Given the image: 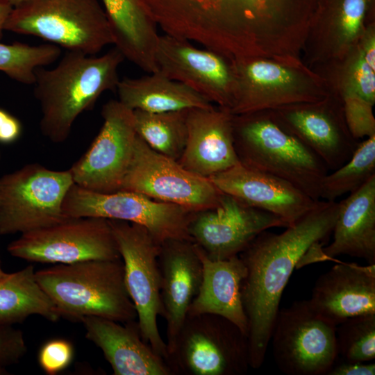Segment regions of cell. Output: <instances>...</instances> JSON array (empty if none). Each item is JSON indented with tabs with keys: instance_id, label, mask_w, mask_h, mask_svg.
<instances>
[{
	"instance_id": "cb8c5ba5",
	"label": "cell",
	"mask_w": 375,
	"mask_h": 375,
	"mask_svg": "<svg viewBox=\"0 0 375 375\" xmlns=\"http://www.w3.org/2000/svg\"><path fill=\"white\" fill-rule=\"evenodd\" d=\"M106 13L113 44L127 59L147 73L158 71L156 51L157 25L140 0H101Z\"/></svg>"
},
{
	"instance_id": "5bb4252c",
	"label": "cell",
	"mask_w": 375,
	"mask_h": 375,
	"mask_svg": "<svg viewBox=\"0 0 375 375\" xmlns=\"http://www.w3.org/2000/svg\"><path fill=\"white\" fill-rule=\"evenodd\" d=\"M288 226L281 217L223 193L217 206L193 213L188 233L208 258L222 260L239 256L262 232Z\"/></svg>"
},
{
	"instance_id": "b9f144b4",
	"label": "cell",
	"mask_w": 375,
	"mask_h": 375,
	"mask_svg": "<svg viewBox=\"0 0 375 375\" xmlns=\"http://www.w3.org/2000/svg\"><path fill=\"white\" fill-rule=\"evenodd\" d=\"M6 272H5L2 267H1V258H0V278L5 275Z\"/></svg>"
},
{
	"instance_id": "1f68e13d",
	"label": "cell",
	"mask_w": 375,
	"mask_h": 375,
	"mask_svg": "<svg viewBox=\"0 0 375 375\" xmlns=\"http://www.w3.org/2000/svg\"><path fill=\"white\" fill-rule=\"evenodd\" d=\"M74 356L72 344L65 339H53L42 345L38 353V362L48 374H56L71 363Z\"/></svg>"
},
{
	"instance_id": "8fae6325",
	"label": "cell",
	"mask_w": 375,
	"mask_h": 375,
	"mask_svg": "<svg viewBox=\"0 0 375 375\" xmlns=\"http://www.w3.org/2000/svg\"><path fill=\"white\" fill-rule=\"evenodd\" d=\"M7 251L13 257L40 263L121 258L109 220L90 217H67L22 233L8 244Z\"/></svg>"
},
{
	"instance_id": "ffe728a7",
	"label": "cell",
	"mask_w": 375,
	"mask_h": 375,
	"mask_svg": "<svg viewBox=\"0 0 375 375\" xmlns=\"http://www.w3.org/2000/svg\"><path fill=\"white\" fill-rule=\"evenodd\" d=\"M115 375H172L165 360L142 338L137 320L121 323L99 317L80 321Z\"/></svg>"
},
{
	"instance_id": "7a4b0ae2",
	"label": "cell",
	"mask_w": 375,
	"mask_h": 375,
	"mask_svg": "<svg viewBox=\"0 0 375 375\" xmlns=\"http://www.w3.org/2000/svg\"><path fill=\"white\" fill-rule=\"evenodd\" d=\"M124 59L116 47L99 56L67 51L53 68H38L33 85L41 133L53 143L64 142L81 114L92 109L103 92H116Z\"/></svg>"
},
{
	"instance_id": "9c48e42d",
	"label": "cell",
	"mask_w": 375,
	"mask_h": 375,
	"mask_svg": "<svg viewBox=\"0 0 375 375\" xmlns=\"http://www.w3.org/2000/svg\"><path fill=\"white\" fill-rule=\"evenodd\" d=\"M270 341L278 368L288 375H328L338 356L336 326L308 301L278 310Z\"/></svg>"
},
{
	"instance_id": "30bf717a",
	"label": "cell",
	"mask_w": 375,
	"mask_h": 375,
	"mask_svg": "<svg viewBox=\"0 0 375 375\" xmlns=\"http://www.w3.org/2000/svg\"><path fill=\"white\" fill-rule=\"evenodd\" d=\"M62 210L68 217H99L140 224L160 244L169 240L192 241L188 225L193 212L134 192L101 193L74 183L64 199Z\"/></svg>"
},
{
	"instance_id": "d6986e66",
	"label": "cell",
	"mask_w": 375,
	"mask_h": 375,
	"mask_svg": "<svg viewBox=\"0 0 375 375\" xmlns=\"http://www.w3.org/2000/svg\"><path fill=\"white\" fill-rule=\"evenodd\" d=\"M307 301L335 326L355 316L375 314V264L338 262L318 278Z\"/></svg>"
},
{
	"instance_id": "8992f818",
	"label": "cell",
	"mask_w": 375,
	"mask_h": 375,
	"mask_svg": "<svg viewBox=\"0 0 375 375\" xmlns=\"http://www.w3.org/2000/svg\"><path fill=\"white\" fill-rule=\"evenodd\" d=\"M165 361L172 375H242L251 368L247 335L222 316L187 315Z\"/></svg>"
},
{
	"instance_id": "74e56055",
	"label": "cell",
	"mask_w": 375,
	"mask_h": 375,
	"mask_svg": "<svg viewBox=\"0 0 375 375\" xmlns=\"http://www.w3.org/2000/svg\"><path fill=\"white\" fill-rule=\"evenodd\" d=\"M361 53L367 64L375 69V40L373 35L367 39Z\"/></svg>"
},
{
	"instance_id": "f546056e",
	"label": "cell",
	"mask_w": 375,
	"mask_h": 375,
	"mask_svg": "<svg viewBox=\"0 0 375 375\" xmlns=\"http://www.w3.org/2000/svg\"><path fill=\"white\" fill-rule=\"evenodd\" d=\"M338 356L347 361L369 362L375 358V314L347 319L336 326Z\"/></svg>"
},
{
	"instance_id": "603a6c76",
	"label": "cell",
	"mask_w": 375,
	"mask_h": 375,
	"mask_svg": "<svg viewBox=\"0 0 375 375\" xmlns=\"http://www.w3.org/2000/svg\"><path fill=\"white\" fill-rule=\"evenodd\" d=\"M194 244L202 264V279L188 315L209 313L222 316L247 335L248 322L241 297V284L246 275L244 263L239 256L211 260Z\"/></svg>"
},
{
	"instance_id": "7bdbcfd3",
	"label": "cell",
	"mask_w": 375,
	"mask_h": 375,
	"mask_svg": "<svg viewBox=\"0 0 375 375\" xmlns=\"http://www.w3.org/2000/svg\"><path fill=\"white\" fill-rule=\"evenodd\" d=\"M1 151H0V161H1Z\"/></svg>"
},
{
	"instance_id": "ab89813d",
	"label": "cell",
	"mask_w": 375,
	"mask_h": 375,
	"mask_svg": "<svg viewBox=\"0 0 375 375\" xmlns=\"http://www.w3.org/2000/svg\"><path fill=\"white\" fill-rule=\"evenodd\" d=\"M0 1L9 5L12 8H13L20 4L24 0H0Z\"/></svg>"
},
{
	"instance_id": "9a60e30c",
	"label": "cell",
	"mask_w": 375,
	"mask_h": 375,
	"mask_svg": "<svg viewBox=\"0 0 375 375\" xmlns=\"http://www.w3.org/2000/svg\"><path fill=\"white\" fill-rule=\"evenodd\" d=\"M156 60L158 70L169 78L231 110L236 92L235 67L222 53L165 33L159 36Z\"/></svg>"
},
{
	"instance_id": "4fadbf2b",
	"label": "cell",
	"mask_w": 375,
	"mask_h": 375,
	"mask_svg": "<svg viewBox=\"0 0 375 375\" xmlns=\"http://www.w3.org/2000/svg\"><path fill=\"white\" fill-rule=\"evenodd\" d=\"M103 125L88 151L69 169L74 183L88 190H120L137 137L133 111L119 100L102 107Z\"/></svg>"
},
{
	"instance_id": "d4e9b609",
	"label": "cell",
	"mask_w": 375,
	"mask_h": 375,
	"mask_svg": "<svg viewBox=\"0 0 375 375\" xmlns=\"http://www.w3.org/2000/svg\"><path fill=\"white\" fill-rule=\"evenodd\" d=\"M116 92L118 100L133 110L163 112L213 107L207 99L159 70L140 78L124 77Z\"/></svg>"
},
{
	"instance_id": "f1b7e54d",
	"label": "cell",
	"mask_w": 375,
	"mask_h": 375,
	"mask_svg": "<svg viewBox=\"0 0 375 375\" xmlns=\"http://www.w3.org/2000/svg\"><path fill=\"white\" fill-rule=\"evenodd\" d=\"M60 52V47L53 44L0 42V72L18 83L33 85L35 70L54 62Z\"/></svg>"
},
{
	"instance_id": "d590c367",
	"label": "cell",
	"mask_w": 375,
	"mask_h": 375,
	"mask_svg": "<svg viewBox=\"0 0 375 375\" xmlns=\"http://www.w3.org/2000/svg\"><path fill=\"white\" fill-rule=\"evenodd\" d=\"M22 133L21 122L15 116L0 108V143L12 144L19 139Z\"/></svg>"
},
{
	"instance_id": "60d3db41",
	"label": "cell",
	"mask_w": 375,
	"mask_h": 375,
	"mask_svg": "<svg viewBox=\"0 0 375 375\" xmlns=\"http://www.w3.org/2000/svg\"><path fill=\"white\" fill-rule=\"evenodd\" d=\"M7 374H9V373L6 370V367L0 365V375H7Z\"/></svg>"
},
{
	"instance_id": "44dd1931",
	"label": "cell",
	"mask_w": 375,
	"mask_h": 375,
	"mask_svg": "<svg viewBox=\"0 0 375 375\" xmlns=\"http://www.w3.org/2000/svg\"><path fill=\"white\" fill-rule=\"evenodd\" d=\"M275 122L311 149L335 170L347 162L359 143L350 133L344 118L326 106L281 108Z\"/></svg>"
},
{
	"instance_id": "8d00e7d4",
	"label": "cell",
	"mask_w": 375,
	"mask_h": 375,
	"mask_svg": "<svg viewBox=\"0 0 375 375\" xmlns=\"http://www.w3.org/2000/svg\"><path fill=\"white\" fill-rule=\"evenodd\" d=\"M375 364L365 362L347 361L333 365L328 375H374Z\"/></svg>"
},
{
	"instance_id": "52a82bcc",
	"label": "cell",
	"mask_w": 375,
	"mask_h": 375,
	"mask_svg": "<svg viewBox=\"0 0 375 375\" xmlns=\"http://www.w3.org/2000/svg\"><path fill=\"white\" fill-rule=\"evenodd\" d=\"M74 183L69 169L38 163L0 177V235L22 234L67 219L62 204Z\"/></svg>"
},
{
	"instance_id": "7402d4cb",
	"label": "cell",
	"mask_w": 375,
	"mask_h": 375,
	"mask_svg": "<svg viewBox=\"0 0 375 375\" xmlns=\"http://www.w3.org/2000/svg\"><path fill=\"white\" fill-rule=\"evenodd\" d=\"M339 203L333 242L322 248L319 261L344 254L375 264V175Z\"/></svg>"
},
{
	"instance_id": "5b68a950",
	"label": "cell",
	"mask_w": 375,
	"mask_h": 375,
	"mask_svg": "<svg viewBox=\"0 0 375 375\" xmlns=\"http://www.w3.org/2000/svg\"><path fill=\"white\" fill-rule=\"evenodd\" d=\"M4 31L33 35L88 55L113 44L106 13L98 0H24L12 8Z\"/></svg>"
},
{
	"instance_id": "277c9868",
	"label": "cell",
	"mask_w": 375,
	"mask_h": 375,
	"mask_svg": "<svg viewBox=\"0 0 375 375\" xmlns=\"http://www.w3.org/2000/svg\"><path fill=\"white\" fill-rule=\"evenodd\" d=\"M233 133L241 164L282 178L319 200L322 182L328 169L274 119L258 111L233 115Z\"/></svg>"
},
{
	"instance_id": "7c38bea8",
	"label": "cell",
	"mask_w": 375,
	"mask_h": 375,
	"mask_svg": "<svg viewBox=\"0 0 375 375\" xmlns=\"http://www.w3.org/2000/svg\"><path fill=\"white\" fill-rule=\"evenodd\" d=\"M120 190L140 193L193 212L217 206L223 194L208 178L154 151L138 135Z\"/></svg>"
},
{
	"instance_id": "4316f807",
	"label": "cell",
	"mask_w": 375,
	"mask_h": 375,
	"mask_svg": "<svg viewBox=\"0 0 375 375\" xmlns=\"http://www.w3.org/2000/svg\"><path fill=\"white\" fill-rule=\"evenodd\" d=\"M133 111L137 135L154 151L178 161L186 143L189 110L163 112Z\"/></svg>"
},
{
	"instance_id": "d6a6232c",
	"label": "cell",
	"mask_w": 375,
	"mask_h": 375,
	"mask_svg": "<svg viewBox=\"0 0 375 375\" xmlns=\"http://www.w3.org/2000/svg\"><path fill=\"white\" fill-rule=\"evenodd\" d=\"M347 94H353L373 105L375 100V69L365 61L361 52L352 65L350 88Z\"/></svg>"
},
{
	"instance_id": "ba28073f",
	"label": "cell",
	"mask_w": 375,
	"mask_h": 375,
	"mask_svg": "<svg viewBox=\"0 0 375 375\" xmlns=\"http://www.w3.org/2000/svg\"><path fill=\"white\" fill-rule=\"evenodd\" d=\"M124 267V281L135 306L142 339L166 360V342L160 335L158 317L162 315L158 255L160 244L144 226L108 219Z\"/></svg>"
},
{
	"instance_id": "ac0fdd59",
	"label": "cell",
	"mask_w": 375,
	"mask_h": 375,
	"mask_svg": "<svg viewBox=\"0 0 375 375\" xmlns=\"http://www.w3.org/2000/svg\"><path fill=\"white\" fill-rule=\"evenodd\" d=\"M233 115L229 109L222 107L189 110L186 143L178 162L208 178L238 164Z\"/></svg>"
},
{
	"instance_id": "836d02e7",
	"label": "cell",
	"mask_w": 375,
	"mask_h": 375,
	"mask_svg": "<svg viewBox=\"0 0 375 375\" xmlns=\"http://www.w3.org/2000/svg\"><path fill=\"white\" fill-rule=\"evenodd\" d=\"M26 352L22 332L12 326H0V365L6 367L17 363Z\"/></svg>"
},
{
	"instance_id": "484cf974",
	"label": "cell",
	"mask_w": 375,
	"mask_h": 375,
	"mask_svg": "<svg viewBox=\"0 0 375 375\" xmlns=\"http://www.w3.org/2000/svg\"><path fill=\"white\" fill-rule=\"evenodd\" d=\"M34 315L53 322L60 317L38 283L32 265L6 273L0 278V326H12Z\"/></svg>"
},
{
	"instance_id": "f35d334b",
	"label": "cell",
	"mask_w": 375,
	"mask_h": 375,
	"mask_svg": "<svg viewBox=\"0 0 375 375\" xmlns=\"http://www.w3.org/2000/svg\"><path fill=\"white\" fill-rule=\"evenodd\" d=\"M12 8L9 5L0 1V40H1L3 37L4 24Z\"/></svg>"
},
{
	"instance_id": "e0dca14e",
	"label": "cell",
	"mask_w": 375,
	"mask_h": 375,
	"mask_svg": "<svg viewBox=\"0 0 375 375\" xmlns=\"http://www.w3.org/2000/svg\"><path fill=\"white\" fill-rule=\"evenodd\" d=\"M158 264L162 317L167 323L168 352L199 292L202 264L194 243L188 240H169L161 243Z\"/></svg>"
},
{
	"instance_id": "2e32d148",
	"label": "cell",
	"mask_w": 375,
	"mask_h": 375,
	"mask_svg": "<svg viewBox=\"0 0 375 375\" xmlns=\"http://www.w3.org/2000/svg\"><path fill=\"white\" fill-rule=\"evenodd\" d=\"M209 179L222 192L294 224L312 209L315 201L290 183L240 162Z\"/></svg>"
},
{
	"instance_id": "e575fe53",
	"label": "cell",
	"mask_w": 375,
	"mask_h": 375,
	"mask_svg": "<svg viewBox=\"0 0 375 375\" xmlns=\"http://www.w3.org/2000/svg\"><path fill=\"white\" fill-rule=\"evenodd\" d=\"M367 0H342L340 15V31L344 41L355 38L362 26Z\"/></svg>"
},
{
	"instance_id": "3957f363",
	"label": "cell",
	"mask_w": 375,
	"mask_h": 375,
	"mask_svg": "<svg viewBox=\"0 0 375 375\" xmlns=\"http://www.w3.org/2000/svg\"><path fill=\"white\" fill-rule=\"evenodd\" d=\"M35 278L60 317L74 322L90 316L121 323L137 320L121 258L57 264L35 271Z\"/></svg>"
},
{
	"instance_id": "83f0119b",
	"label": "cell",
	"mask_w": 375,
	"mask_h": 375,
	"mask_svg": "<svg viewBox=\"0 0 375 375\" xmlns=\"http://www.w3.org/2000/svg\"><path fill=\"white\" fill-rule=\"evenodd\" d=\"M375 175V135L359 143L343 165L324 178L320 199L335 201L347 192H352Z\"/></svg>"
},
{
	"instance_id": "6da1fadb",
	"label": "cell",
	"mask_w": 375,
	"mask_h": 375,
	"mask_svg": "<svg viewBox=\"0 0 375 375\" xmlns=\"http://www.w3.org/2000/svg\"><path fill=\"white\" fill-rule=\"evenodd\" d=\"M339 209V202L319 199L283 232H262L239 255L246 268L241 297L248 322L251 368L259 369L265 360L281 299L294 269L332 233Z\"/></svg>"
},
{
	"instance_id": "4dcf8cb0",
	"label": "cell",
	"mask_w": 375,
	"mask_h": 375,
	"mask_svg": "<svg viewBox=\"0 0 375 375\" xmlns=\"http://www.w3.org/2000/svg\"><path fill=\"white\" fill-rule=\"evenodd\" d=\"M372 104L350 94L344 98V116L347 128L355 139L375 135Z\"/></svg>"
}]
</instances>
